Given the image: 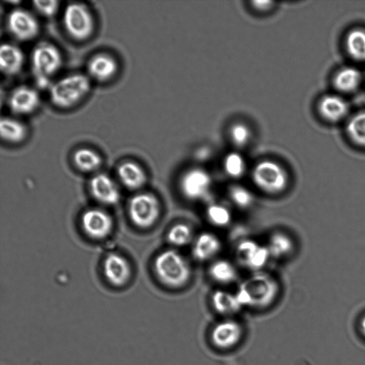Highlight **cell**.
Segmentation results:
<instances>
[{"mask_svg": "<svg viewBox=\"0 0 365 365\" xmlns=\"http://www.w3.org/2000/svg\"><path fill=\"white\" fill-rule=\"evenodd\" d=\"M279 293V284L272 275L257 271L244 280L236 295L242 306L264 308L270 305Z\"/></svg>", "mask_w": 365, "mask_h": 365, "instance_id": "cell-1", "label": "cell"}, {"mask_svg": "<svg viewBox=\"0 0 365 365\" xmlns=\"http://www.w3.org/2000/svg\"><path fill=\"white\" fill-rule=\"evenodd\" d=\"M267 247L271 257L283 258L292 252L294 245L288 235L282 232H275L270 235Z\"/></svg>", "mask_w": 365, "mask_h": 365, "instance_id": "cell-22", "label": "cell"}, {"mask_svg": "<svg viewBox=\"0 0 365 365\" xmlns=\"http://www.w3.org/2000/svg\"><path fill=\"white\" fill-rule=\"evenodd\" d=\"M212 303L217 311L228 315L235 313L242 307L236 294L225 290H216L212 294Z\"/></svg>", "mask_w": 365, "mask_h": 365, "instance_id": "cell-25", "label": "cell"}, {"mask_svg": "<svg viewBox=\"0 0 365 365\" xmlns=\"http://www.w3.org/2000/svg\"><path fill=\"white\" fill-rule=\"evenodd\" d=\"M0 134L1 139L11 143H19L27 135V128L20 120L11 117H2L0 120Z\"/></svg>", "mask_w": 365, "mask_h": 365, "instance_id": "cell-21", "label": "cell"}, {"mask_svg": "<svg viewBox=\"0 0 365 365\" xmlns=\"http://www.w3.org/2000/svg\"><path fill=\"white\" fill-rule=\"evenodd\" d=\"M24 63V55L21 49L11 43H4L0 47V67L6 76L18 74Z\"/></svg>", "mask_w": 365, "mask_h": 365, "instance_id": "cell-18", "label": "cell"}, {"mask_svg": "<svg viewBox=\"0 0 365 365\" xmlns=\"http://www.w3.org/2000/svg\"><path fill=\"white\" fill-rule=\"evenodd\" d=\"M361 81V74L354 67L346 66L340 69L334 77V85L341 91H355Z\"/></svg>", "mask_w": 365, "mask_h": 365, "instance_id": "cell-24", "label": "cell"}, {"mask_svg": "<svg viewBox=\"0 0 365 365\" xmlns=\"http://www.w3.org/2000/svg\"><path fill=\"white\" fill-rule=\"evenodd\" d=\"M212 178L202 168L186 170L179 179V189L184 197L190 200H200L205 197L212 187Z\"/></svg>", "mask_w": 365, "mask_h": 365, "instance_id": "cell-8", "label": "cell"}, {"mask_svg": "<svg viewBox=\"0 0 365 365\" xmlns=\"http://www.w3.org/2000/svg\"><path fill=\"white\" fill-rule=\"evenodd\" d=\"M33 6L42 16L51 17L58 11L59 2L58 1H34Z\"/></svg>", "mask_w": 365, "mask_h": 365, "instance_id": "cell-34", "label": "cell"}, {"mask_svg": "<svg viewBox=\"0 0 365 365\" xmlns=\"http://www.w3.org/2000/svg\"><path fill=\"white\" fill-rule=\"evenodd\" d=\"M251 178L259 190L269 195L282 192L289 184V175L285 168L270 159L256 163L252 168Z\"/></svg>", "mask_w": 365, "mask_h": 365, "instance_id": "cell-5", "label": "cell"}, {"mask_svg": "<svg viewBox=\"0 0 365 365\" xmlns=\"http://www.w3.org/2000/svg\"><path fill=\"white\" fill-rule=\"evenodd\" d=\"M103 272L108 281L114 286H123L130 276L128 262L118 254L108 255L103 262Z\"/></svg>", "mask_w": 365, "mask_h": 365, "instance_id": "cell-14", "label": "cell"}, {"mask_svg": "<svg viewBox=\"0 0 365 365\" xmlns=\"http://www.w3.org/2000/svg\"><path fill=\"white\" fill-rule=\"evenodd\" d=\"M243 336V328L238 322L227 318L216 323L210 337L212 345L218 349L227 350L235 347Z\"/></svg>", "mask_w": 365, "mask_h": 365, "instance_id": "cell-10", "label": "cell"}, {"mask_svg": "<svg viewBox=\"0 0 365 365\" xmlns=\"http://www.w3.org/2000/svg\"><path fill=\"white\" fill-rule=\"evenodd\" d=\"M118 175L122 183L130 189H138L143 186L146 180L143 169L133 161L122 163L118 168Z\"/></svg>", "mask_w": 365, "mask_h": 365, "instance_id": "cell-20", "label": "cell"}, {"mask_svg": "<svg viewBox=\"0 0 365 365\" xmlns=\"http://www.w3.org/2000/svg\"><path fill=\"white\" fill-rule=\"evenodd\" d=\"M191 227L185 223H177L173 225L167 233V240L170 244L176 247H183L193 240Z\"/></svg>", "mask_w": 365, "mask_h": 365, "instance_id": "cell-29", "label": "cell"}, {"mask_svg": "<svg viewBox=\"0 0 365 365\" xmlns=\"http://www.w3.org/2000/svg\"><path fill=\"white\" fill-rule=\"evenodd\" d=\"M360 329L362 334L365 337V315L361 318L360 322Z\"/></svg>", "mask_w": 365, "mask_h": 365, "instance_id": "cell-36", "label": "cell"}, {"mask_svg": "<svg viewBox=\"0 0 365 365\" xmlns=\"http://www.w3.org/2000/svg\"><path fill=\"white\" fill-rule=\"evenodd\" d=\"M63 24L66 33L76 41L88 39L95 27L94 19L90 9L79 2L70 3L65 7Z\"/></svg>", "mask_w": 365, "mask_h": 365, "instance_id": "cell-6", "label": "cell"}, {"mask_svg": "<svg viewBox=\"0 0 365 365\" xmlns=\"http://www.w3.org/2000/svg\"><path fill=\"white\" fill-rule=\"evenodd\" d=\"M73 162L79 170L91 172L100 167L101 158L98 153L92 149L81 148L75 151Z\"/></svg>", "mask_w": 365, "mask_h": 365, "instance_id": "cell-26", "label": "cell"}, {"mask_svg": "<svg viewBox=\"0 0 365 365\" xmlns=\"http://www.w3.org/2000/svg\"><path fill=\"white\" fill-rule=\"evenodd\" d=\"M221 242L214 233L205 232L200 234L194 240L192 246L193 257L204 262L213 258L221 250Z\"/></svg>", "mask_w": 365, "mask_h": 365, "instance_id": "cell-17", "label": "cell"}, {"mask_svg": "<svg viewBox=\"0 0 365 365\" xmlns=\"http://www.w3.org/2000/svg\"><path fill=\"white\" fill-rule=\"evenodd\" d=\"M228 195L232 203L241 209H247L254 202V196L251 191L241 185L230 186Z\"/></svg>", "mask_w": 365, "mask_h": 365, "instance_id": "cell-33", "label": "cell"}, {"mask_svg": "<svg viewBox=\"0 0 365 365\" xmlns=\"http://www.w3.org/2000/svg\"><path fill=\"white\" fill-rule=\"evenodd\" d=\"M319 110L327 120L336 122L344 118L349 110L347 102L337 95H327L319 103Z\"/></svg>", "mask_w": 365, "mask_h": 365, "instance_id": "cell-19", "label": "cell"}, {"mask_svg": "<svg viewBox=\"0 0 365 365\" xmlns=\"http://www.w3.org/2000/svg\"><path fill=\"white\" fill-rule=\"evenodd\" d=\"M118 71L115 59L107 53H98L92 56L87 64L89 76L98 81L103 82L113 78Z\"/></svg>", "mask_w": 365, "mask_h": 365, "instance_id": "cell-15", "label": "cell"}, {"mask_svg": "<svg viewBox=\"0 0 365 365\" xmlns=\"http://www.w3.org/2000/svg\"><path fill=\"white\" fill-rule=\"evenodd\" d=\"M346 131L352 141L361 146H365V111L359 112L350 118Z\"/></svg>", "mask_w": 365, "mask_h": 365, "instance_id": "cell-30", "label": "cell"}, {"mask_svg": "<svg viewBox=\"0 0 365 365\" xmlns=\"http://www.w3.org/2000/svg\"><path fill=\"white\" fill-rule=\"evenodd\" d=\"M236 256L242 265L255 272L260 271L271 257L267 246L250 239L243 240L237 244Z\"/></svg>", "mask_w": 365, "mask_h": 365, "instance_id": "cell-11", "label": "cell"}, {"mask_svg": "<svg viewBox=\"0 0 365 365\" xmlns=\"http://www.w3.org/2000/svg\"><path fill=\"white\" fill-rule=\"evenodd\" d=\"M81 225L85 232L91 237L101 239L110 232L113 221L110 215L103 210L92 208L82 215Z\"/></svg>", "mask_w": 365, "mask_h": 365, "instance_id": "cell-13", "label": "cell"}, {"mask_svg": "<svg viewBox=\"0 0 365 365\" xmlns=\"http://www.w3.org/2000/svg\"><path fill=\"white\" fill-rule=\"evenodd\" d=\"M128 211L131 220L136 226L147 228L154 225L159 218L160 204L153 193L141 192L130 200Z\"/></svg>", "mask_w": 365, "mask_h": 365, "instance_id": "cell-7", "label": "cell"}, {"mask_svg": "<svg viewBox=\"0 0 365 365\" xmlns=\"http://www.w3.org/2000/svg\"><path fill=\"white\" fill-rule=\"evenodd\" d=\"M154 270L162 284L174 289L185 286L192 276V269L187 259L174 250H166L157 255Z\"/></svg>", "mask_w": 365, "mask_h": 365, "instance_id": "cell-2", "label": "cell"}, {"mask_svg": "<svg viewBox=\"0 0 365 365\" xmlns=\"http://www.w3.org/2000/svg\"><path fill=\"white\" fill-rule=\"evenodd\" d=\"M209 274L215 282L220 284L234 282L237 278V270L235 265L226 259H218L211 264Z\"/></svg>", "mask_w": 365, "mask_h": 365, "instance_id": "cell-23", "label": "cell"}, {"mask_svg": "<svg viewBox=\"0 0 365 365\" xmlns=\"http://www.w3.org/2000/svg\"><path fill=\"white\" fill-rule=\"evenodd\" d=\"M250 7L252 11L259 14H266L272 11L274 7V2L268 1H254L250 2Z\"/></svg>", "mask_w": 365, "mask_h": 365, "instance_id": "cell-35", "label": "cell"}, {"mask_svg": "<svg viewBox=\"0 0 365 365\" xmlns=\"http://www.w3.org/2000/svg\"><path fill=\"white\" fill-rule=\"evenodd\" d=\"M346 46L352 58L365 60V30L355 29L350 31L346 38Z\"/></svg>", "mask_w": 365, "mask_h": 365, "instance_id": "cell-27", "label": "cell"}, {"mask_svg": "<svg viewBox=\"0 0 365 365\" xmlns=\"http://www.w3.org/2000/svg\"><path fill=\"white\" fill-rule=\"evenodd\" d=\"M206 216L209 222L217 227L228 225L232 220L230 210L222 204H210L206 210Z\"/></svg>", "mask_w": 365, "mask_h": 365, "instance_id": "cell-32", "label": "cell"}, {"mask_svg": "<svg viewBox=\"0 0 365 365\" xmlns=\"http://www.w3.org/2000/svg\"><path fill=\"white\" fill-rule=\"evenodd\" d=\"M227 136L232 145L237 148H242L250 143L252 132L247 123L236 121L228 127Z\"/></svg>", "mask_w": 365, "mask_h": 365, "instance_id": "cell-28", "label": "cell"}, {"mask_svg": "<svg viewBox=\"0 0 365 365\" xmlns=\"http://www.w3.org/2000/svg\"><path fill=\"white\" fill-rule=\"evenodd\" d=\"M62 63L61 53L54 44L48 41L37 43L30 57L31 70L36 85L41 88H49Z\"/></svg>", "mask_w": 365, "mask_h": 365, "instance_id": "cell-3", "label": "cell"}, {"mask_svg": "<svg viewBox=\"0 0 365 365\" xmlns=\"http://www.w3.org/2000/svg\"><path fill=\"white\" fill-rule=\"evenodd\" d=\"M223 168L228 176L234 178H240L245 172L246 162L242 155L237 151H232L225 156Z\"/></svg>", "mask_w": 365, "mask_h": 365, "instance_id": "cell-31", "label": "cell"}, {"mask_svg": "<svg viewBox=\"0 0 365 365\" xmlns=\"http://www.w3.org/2000/svg\"><path fill=\"white\" fill-rule=\"evenodd\" d=\"M90 187L93 195L99 202L111 205L118 202L120 195L118 187L106 174H98L91 180Z\"/></svg>", "mask_w": 365, "mask_h": 365, "instance_id": "cell-16", "label": "cell"}, {"mask_svg": "<svg viewBox=\"0 0 365 365\" xmlns=\"http://www.w3.org/2000/svg\"><path fill=\"white\" fill-rule=\"evenodd\" d=\"M90 89L91 81L88 76L74 73L52 82L48 88V96L55 106L68 108L80 102Z\"/></svg>", "mask_w": 365, "mask_h": 365, "instance_id": "cell-4", "label": "cell"}, {"mask_svg": "<svg viewBox=\"0 0 365 365\" xmlns=\"http://www.w3.org/2000/svg\"><path fill=\"white\" fill-rule=\"evenodd\" d=\"M6 26L9 34L21 41H30L39 32L37 19L29 11L21 8L12 9L8 14Z\"/></svg>", "mask_w": 365, "mask_h": 365, "instance_id": "cell-9", "label": "cell"}, {"mask_svg": "<svg viewBox=\"0 0 365 365\" xmlns=\"http://www.w3.org/2000/svg\"><path fill=\"white\" fill-rule=\"evenodd\" d=\"M7 103L9 110L14 114L29 115L38 108L40 104V96L35 88L21 85L10 93Z\"/></svg>", "mask_w": 365, "mask_h": 365, "instance_id": "cell-12", "label": "cell"}]
</instances>
